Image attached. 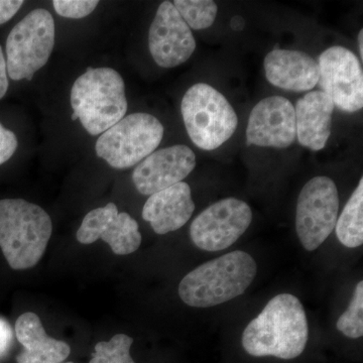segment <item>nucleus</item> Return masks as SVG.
I'll list each match as a JSON object with an SVG mask.
<instances>
[{"mask_svg": "<svg viewBox=\"0 0 363 363\" xmlns=\"http://www.w3.org/2000/svg\"><path fill=\"white\" fill-rule=\"evenodd\" d=\"M297 138L295 106L283 96L260 100L250 112L247 145L286 149Z\"/></svg>", "mask_w": 363, "mask_h": 363, "instance_id": "nucleus-13", "label": "nucleus"}, {"mask_svg": "<svg viewBox=\"0 0 363 363\" xmlns=\"http://www.w3.org/2000/svg\"><path fill=\"white\" fill-rule=\"evenodd\" d=\"M252 210L238 198H225L210 205L190 226V238L196 247L216 252L233 247L252 224Z\"/></svg>", "mask_w": 363, "mask_h": 363, "instance_id": "nucleus-9", "label": "nucleus"}, {"mask_svg": "<svg viewBox=\"0 0 363 363\" xmlns=\"http://www.w3.org/2000/svg\"><path fill=\"white\" fill-rule=\"evenodd\" d=\"M335 105L322 91H310L296 104V133L303 147L318 152L323 150L331 135L332 116Z\"/></svg>", "mask_w": 363, "mask_h": 363, "instance_id": "nucleus-17", "label": "nucleus"}, {"mask_svg": "<svg viewBox=\"0 0 363 363\" xmlns=\"http://www.w3.org/2000/svg\"><path fill=\"white\" fill-rule=\"evenodd\" d=\"M16 334L25 348L16 357L18 363H60L70 355L69 344L48 335L40 317L35 313H23L18 317Z\"/></svg>", "mask_w": 363, "mask_h": 363, "instance_id": "nucleus-18", "label": "nucleus"}, {"mask_svg": "<svg viewBox=\"0 0 363 363\" xmlns=\"http://www.w3.org/2000/svg\"><path fill=\"white\" fill-rule=\"evenodd\" d=\"M73 116L91 135H99L125 116V84L112 68H88L72 86Z\"/></svg>", "mask_w": 363, "mask_h": 363, "instance_id": "nucleus-4", "label": "nucleus"}, {"mask_svg": "<svg viewBox=\"0 0 363 363\" xmlns=\"http://www.w3.org/2000/svg\"><path fill=\"white\" fill-rule=\"evenodd\" d=\"M149 50L157 65L171 69L187 62L196 50L192 30L172 1L160 4L149 30Z\"/></svg>", "mask_w": 363, "mask_h": 363, "instance_id": "nucleus-11", "label": "nucleus"}, {"mask_svg": "<svg viewBox=\"0 0 363 363\" xmlns=\"http://www.w3.org/2000/svg\"><path fill=\"white\" fill-rule=\"evenodd\" d=\"M309 336L302 302L292 294H279L245 327L241 345L250 357L288 362L305 352Z\"/></svg>", "mask_w": 363, "mask_h": 363, "instance_id": "nucleus-1", "label": "nucleus"}, {"mask_svg": "<svg viewBox=\"0 0 363 363\" xmlns=\"http://www.w3.org/2000/svg\"><path fill=\"white\" fill-rule=\"evenodd\" d=\"M181 113L189 138L203 150L218 149L238 125V114L228 100L206 83L189 88L182 99Z\"/></svg>", "mask_w": 363, "mask_h": 363, "instance_id": "nucleus-5", "label": "nucleus"}, {"mask_svg": "<svg viewBox=\"0 0 363 363\" xmlns=\"http://www.w3.org/2000/svg\"><path fill=\"white\" fill-rule=\"evenodd\" d=\"M257 272V262L250 253L234 250L186 274L179 285V296L190 307L224 304L247 292Z\"/></svg>", "mask_w": 363, "mask_h": 363, "instance_id": "nucleus-2", "label": "nucleus"}, {"mask_svg": "<svg viewBox=\"0 0 363 363\" xmlns=\"http://www.w3.org/2000/svg\"><path fill=\"white\" fill-rule=\"evenodd\" d=\"M195 211L190 186L180 182L150 195L143 208V220L149 222L160 235L182 228Z\"/></svg>", "mask_w": 363, "mask_h": 363, "instance_id": "nucleus-16", "label": "nucleus"}, {"mask_svg": "<svg viewBox=\"0 0 363 363\" xmlns=\"http://www.w3.org/2000/svg\"><path fill=\"white\" fill-rule=\"evenodd\" d=\"M319 87L337 108L347 113L363 107V72L354 52L342 45L325 50L317 61Z\"/></svg>", "mask_w": 363, "mask_h": 363, "instance_id": "nucleus-10", "label": "nucleus"}, {"mask_svg": "<svg viewBox=\"0 0 363 363\" xmlns=\"http://www.w3.org/2000/svg\"><path fill=\"white\" fill-rule=\"evenodd\" d=\"M23 4V0H0V25L11 20Z\"/></svg>", "mask_w": 363, "mask_h": 363, "instance_id": "nucleus-25", "label": "nucleus"}, {"mask_svg": "<svg viewBox=\"0 0 363 363\" xmlns=\"http://www.w3.org/2000/svg\"><path fill=\"white\" fill-rule=\"evenodd\" d=\"M164 133V125L157 117L136 112L100 135L95 150L111 168L130 169L157 149Z\"/></svg>", "mask_w": 363, "mask_h": 363, "instance_id": "nucleus-6", "label": "nucleus"}, {"mask_svg": "<svg viewBox=\"0 0 363 363\" xmlns=\"http://www.w3.org/2000/svg\"><path fill=\"white\" fill-rule=\"evenodd\" d=\"M336 328L350 339L363 336V281L355 286L354 293L346 311L339 317Z\"/></svg>", "mask_w": 363, "mask_h": 363, "instance_id": "nucleus-22", "label": "nucleus"}, {"mask_svg": "<svg viewBox=\"0 0 363 363\" xmlns=\"http://www.w3.org/2000/svg\"><path fill=\"white\" fill-rule=\"evenodd\" d=\"M9 86V74H7L6 57H4L1 45H0V100L6 94Z\"/></svg>", "mask_w": 363, "mask_h": 363, "instance_id": "nucleus-27", "label": "nucleus"}, {"mask_svg": "<svg viewBox=\"0 0 363 363\" xmlns=\"http://www.w3.org/2000/svg\"><path fill=\"white\" fill-rule=\"evenodd\" d=\"M18 147V140L13 131L0 123V166L9 161Z\"/></svg>", "mask_w": 363, "mask_h": 363, "instance_id": "nucleus-24", "label": "nucleus"}, {"mask_svg": "<svg viewBox=\"0 0 363 363\" xmlns=\"http://www.w3.org/2000/svg\"><path fill=\"white\" fill-rule=\"evenodd\" d=\"M230 26L233 30H235V32H241L245 26V18L240 16H233L230 21Z\"/></svg>", "mask_w": 363, "mask_h": 363, "instance_id": "nucleus-28", "label": "nucleus"}, {"mask_svg": "<svg viewBox=\"0 0 363 363\" xmlns=\"http://www.w3.org/2000/svg\"><path fill=\"white\" fill-rule=\"evenodd\" d=\"M133 339L126 334H116L109 341L95 345L89 363H135L130 355Z\"/></svg>", "mask_w": 363, "mask_h": 363, "instance_id": "nucleus-21", "label": "nucleus"}, {"mask_svg": "<svg viewBox=\"0 0 363 363\" xmlns=\"http://www.w3.org/2000/svg\"><path fill=\"white\" fill-rule=\"evenodd\" d=\"M11 341H13V331L11 326L4 319H0V357L9 351Z\"/></svg>", "mask_w": 363, "mask_h": 363, "instance_id": "nucleus-26", "label": "nucleus"}, {"mask_svg": "<svg viewBox=\"0 0 363 363\" xmlns=\"http://www.w3.org/2000/svg\"><path fill=\"white\" fill-rule=\"evenodd\" d=\"M55 11L62 18L80 20L95 11L99 2L97 0H54Z\"/></svg>", "mask_w": 363, "mask_h": 363, "instance_id": "nucleus-23", "label": "nucleus"}, {"mask_svg": "<svg viewBox=\"0 0 363 363\" xmlns=\"http://www.w3.org/2000/svg\"><path fill=\"white\" fill-rule=\"evenodd\" d=\"M196 167V155L184 145L155 150L133 169L136 190L150 196L183 182Z\"/></svg>", "mask_w": 363, "mask_h": 363, "instance_id": "nucleus-14", "label": "nucleus"}, {"mask_svg": "<svg viewBox=\"0 0 363 363\" xmlns=\"http://www.w3.org/2000/svg\"><path fill=\"white\" fill-rule=\"evenodd\" d=\"M267 81L281 89L308 92L319 82V66L307 52L274 49L264 61Z\"/></svg>", "mask_w": 363, "mask_h": 363, "instance_id": "nucleus-15", "label": "nucleus"}, {"mask_svg": "<svg viewBox=\"0 0 363 363\" xmlns=\"http://www.w3.org/2000/svg\"><path fill=\"white\" fill-rule=\"evenodd\" d=\"M60 363H74V362H60Z\"/></svg>", "mask_w": 363, "mask_h": 363, "instance_id": "nucleus-30", "label": "nucleus"}, {"mask_svg": "<svg viewBox=\"0 0 363 363\" xmlns=\"http://www.w3.org/2000/svg\"><path fill=\"white\" fill-rule=\"evenodd\" d=\"M76 238L83 245L102 240L117 255L135 252L142 245V233L135 219L119 212L114 203L91 210L79 227Z\"/></svg>", "mask_w": 363, "mask_h": 363, "instance_id": "nucleus-12", "label": "nucleus"}, {"mask_svg": "<svg viewBox=\"0 0 363 363\" xmlns=\"http://www.w3.org/2000/svg\"><path fill=\"white\" fill-rule=\"evenodd\" d=\"M358 51L360 52V59H363V30L358 33Z\"/></svg>", "mask_w": 363, "mask_h": 363, "instance_id": "nucleus-29", "label": "nucleus"}, {"mask_svg": "<svg viewBox=\"0 0 363 363\" xmlns=\"http://www.w3.org/2000/svg\"><path fill=\"white\" fill-rule=\"evenodd\" d=\"M56 26L47 9H38L14 26L6 39L7 74L11 80H32L54 50Z\"/></svg>", "mask_w": 363, "mask_h": 363, "instance_id": "nucleus-7", "label": "nucleus"}, {"mask_svg": "<svg viewBox=\"0 0 363 363\" xmlns=\"http://www.w3.org/2000/svg\"><path fill=\"white\" fill-rule=\"evenodd\" d=\"M339 195L335 182L326 176L314 177L298 194L296 207V233L307 252L321 247L335 228Z\"/></svg>", "mask_w": 363, "mask_h": 363, "instance_id": "nucleus-8", "label": "nucleus"}, {"mask_svg": "<svg viewBox=\"0 0 363 363\" xmlns=\"http://www.w3.org/2000/svg\"><path fill=\"white\" fill-rule=\"evenodd\" d=\"M52 219L39 205L0 200V248L13 269H28L42 259L51 240Z\"/></svg>", "mask_w": 363, "mask_h": 363, "instance_id": "nucleus-3", "label": "nucleus"}, {"mask_svg": "<svg viewBox=\"0 0 363 363\" xmlns=\"http://www.w3.org/2000/svg\"><path fill=\"white\" fill-rule=\"evenodd\" d=\"M363 179H360L335 225L336 236L348 248L362 247L363 243Z\"/></svg>", "mask_w": 363, "mask_h": 363, "instance_id": "nucleus-19", "label": "nucleus"}, {"mask_svg": "<svg viewBox=\"0 0 363 363\" xmlns=\"http://www.w3.org/2000/svg\"><path fill=\"white\" fill-rule=\"evenodd\" d=\"M181 18L193 30H206L216 20L218 7L212 0H175L173 2Z\"/></svg>", "mask_w": 363, "mask_h": 363, "instance_id": "nucleus-20", "label": "nucleus"}]
</instances>
